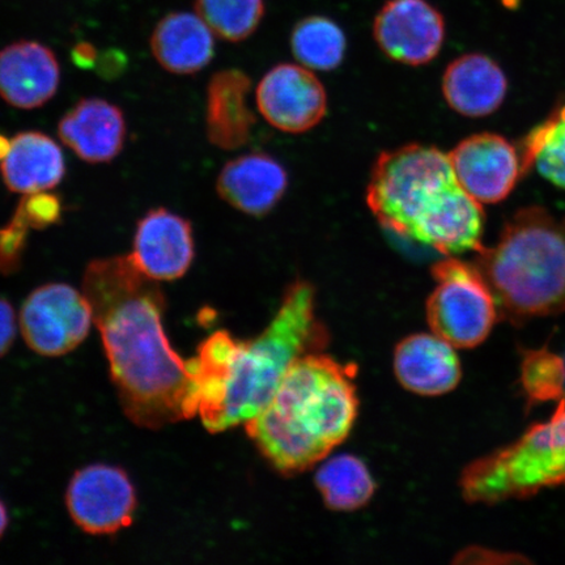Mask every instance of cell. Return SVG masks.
<instances>
[{
	"instance_id": "1",
	"label": "cell",
	"mask_w": 565,
	"mask_h": 565,
	"mask_svg": "<svg viewBox=\"0 0 565 565\" xmlns=\"http://www.w3.org/2000/svg\"><path fill=\"white\" fill-rule=\"evenodd\" d=\"M83 292L100 331L124 413L136 426L161 429L200 409L194 358L172 349L162 317L166 298L130 256L92 260Z\"/></svg>"
},
{
	"instance_id": "2",
	"label": "cell",
	"mask_w": 565,
	"mask_h": 565,
	"mask_svg": "<svg viewBox=\"0 0 565 565\" xmlns=\"http://www.w3.org/2000/svg\"><path fill=\"white\" fill-rule=\"evenodd\" d=\"M327 328L317 316L310 282L286 289L277 315L258 337L236 341L227 331L210 335L194 358L200 414L211 434L245 424L263 412L296 360L320 352Z\"/></svg>"
},
{
	"instance_id": "3",
	"label": "cell",
	"mask_w": 565,
	"mask_h": 565,
	"mask_svg": "<svg viewBox=\"0 0 565 565\" xmlns=\"http://www.w3.org/2000/svg\"><path fill=\"white\" fill-rule=\"evenodd\" d=\"M366 204L381 227L444 256L483 247L482 203L459 185L448 154L434 146L407 145L381 153Z\"/></svg>"
},
{
	"instance_id": "4",
	"label": "cell",
	"mask_w": 565,
	"mask_h": 565,
	"mask_svg": "<svg viewBox=\"0 0 565 565\" xmlns=\"http://www.w3.org/2000/svg\"><path fill=\"white\" fill-rule=\"evenodd\" d=\"M353 369L320 352L296 360L246 433L281 475L312 468L341 445L356 420Z\"/></svg>"
},
{
	"instance_id": "5",
	"label": "cell",
	"mask_w": 565,
	"mask_h": 565,
	"mask_svg": "<svg viewBox=\"0 0 565 565\" xmlns=\"http://www.w3.org/2000/svg\"><path fill=\"white\" fill-rule=\"evenodd\" d=\"M497 300L500 321L514 324L565 312V218L526 207L504 225L476 263Z\"/></svg>"
},
{
	"instance_id": "6",
	"label": "cell",
	"mask_w": 565,
	"mask_h": 565,
	"mask_svg": "<svg viewBox=\"0 0 565 565\" xmlns=\"http://www.w3.org/2000/svg\"><path fill=\"white\" fill-rule=\"evenodd\" d=\"M462 497L471 504H498L565 487V397L547 422L520 439L471 462L462 471Z\"/></svg>"
},
{
	"instance_id": "7",
	"label": "cell",
	"mask_w": 565,
	"mask_h": 565,
	"mask_svg": "<svg viewBox=\"0 0 565 565\" xmlns=\"http://www.w3.org/2000/svg\"><path fill=\"white\" fill-rule=\"evenodd\" d=\"M436 287L427 301L430 330L455 349H475L500 321L497 300L476 264L454 257L433 266Z\"/></svg>"
},
{
	"instance_id": "8",
	"label": "cell",
	"mask_w": 565,
	"mask_h": 565,
	"mask_svg": "<svg viewBox=\"0 0 565 565\" xmlns=\"http://www.w3.org/2000/svg\"><path fill=\"white\" fill-rule=\"evenodd\" d=\"M87 296L66 282H47L28 296L20 330L28 348L41 356L58 358L86 341L94 323Z\"/></svg>"
},
{
	"instance_id": "9",
	"label": "cell",
	"mask_w": 565,
	"mask_h": 565,
	"mask_svg": "<svg viewBox=\"0 0 565 565\" xmlns=\"http://www.w3.org/2000/svg\"><path fill=\"white\" fill-rule=\"evenodd\" d=\"M71 519L83 532L105 535L131 525L138 507L137 491L118 466L94 463L77 470L66 491Z\"/></svg>"
},
{
	"instance_id": "10",
	"label": "cell",
	"mask_w": 565,
	"mask_h": 565,
	"mask_svg": "<svg viewBox=\"0 0 565 565\" xmlns=\"http://www.w3.org/2000/svg\"><path fill=\"white\" fill-rule=\"evenodd\" d=\"M448 157L459 185L479 203L504 201L525 174L518 147L499 134L466 138Z\"/></svg>"
},
{
	"instance_id": "11",
	"label": "cell",
	"mask_w": 565,
	"mask_h": 565,
	"mask_svg": "<svg viewBox=\"0 0 565 565\" xmlns=\"http://www.w3.org/2000/svg\"><path fill=\"white\" fill-rule=\"evenodd\" d=\"M373 35L392 61L423 66L441 51L445 20L427 0H387L374 19Z\"/></svg>"
},
{
	"instance_id": "12",
	"label": "cell",
	"mask_w": 565,
	"mask_h": 565,
	"mask_svg": "<svg viewBox=\"0 0 565 565\" xmlns=\"http://www.w3.org/2000/svg\"><path fill=\"white\" fill-rule=\"evenodd\" d=\"M257 108L280 131L302 134L320 124L328 111V95L309 70L278 65L268 71L256 90Z\"/></svg>"
},
{
	"instance_id": "13",
	"label": "cell",
	"mask_w": 565,
	"mask_h": 565,
	"mask_svg": "<svg viewBox=\"0 0 565 565\" xmlns=\"http://www.w3.org/2000/svg\"><path fill=\"white\" fill-rule=\"evenodd\" d=\"M130 256L148 278H182L195 256L192 223L167 209L148 211L137 225Z\"/></svg>"
},
{
	"instance_id": "14",
	"label": "cell",
	"mask_w": 565,
	"mask_h": 565,
	"mask_svg": "<svg viewBox=\"0 0 565 565\" xmlns=\"http://www.w3.org/2000/svg\"><path fill=\"white\" fill-rule=\"evenodd\" d=\"M61 67L52 49L18 41L0 51V97L19 109H38L55 96Z\"/></svg>"
},
{
	"instance_id": "15",
	"label": "cell",
	"mask_w": 565,
	"mask_h": 565,
	"mask_svg": "<svg viewBox=\"0 0 565 565\" xmlns=\"http://www.w3.org/2000/svg\"><path fill=\"white\" fill-rule=\"evenodd\" d=\"M58 136L77 158L105 164L122 152L127 126L117 105L103 98H83L62 117Z\"/></svg>"
},
{
	"instance_id": "16",
	"label": "cell",
	"mask_w": 565,
	"mask_h": 565,
	"mask_svg": "<svg viewBox=\"0 0 565 565\" xmlns=\"http://www.w3.org/2000/svg\"><path fill=\"white\" fill-rule=\"evenodd\" d=\"M286 169L266 153H247L227 162L217 177L216 190L224 202L250 216H265L285 196Z\"/></svg>"
},
{
	"instance_id": "17",
	"label": "cell",
	"mask_w": 565,
	"mask_h": 565,
	"mask_svg": "<svg viewBox=\"0 0 565 565\" xmlns=\"http://www.w3.org/2000/svg\"><path fill=\"white\" fill-rule=\"evenodd\" d=\"M394 372L402 386L424 397L454 391L462 377L454 345L434 333L405 338L394 352Z\"/></svg>"
},
{
	"instance_id": "18",
	"label": "cell",
	"mask_w": 565,
	"mask_h": 565,
	"mask_svg": "<svg viewBox=\"0 0 565 565\" xmlns=\"http://www.w3.org/2000/svg\"><path fill=\"white\" fill-rule=\"evenodd\" d=\"M508 92L504 71L490 56L465 54L445 70L443 94L458 115L491 116L503 105Z\"/></svg>"
},
{
	"instance_id": "19",
	"label": "cell",
	"mask_w": 565,
	"mask_h": 565,
	"mask_svg": "<svg viewBox=\"0 0 565 565\" xmlns=\"http://www.w3.org/2000/svg\"><path fill=\"white\" fill-rule=\"evenodd\" d=\"M252 82L236 68L218 71L207 87L206 130L212 145L224 151L238 150L252 137L257 118L249 108Z\"/></svg>"
},
{
	"instance_id": "20",
	"label": "cell",
	"mask_w": 565,
	"mask_h": 565,
	"mask_svg": "<svg viewBox=\"0 0 565 565\" xmlns=\"http://www.w3.org/2000/svg\"><path fill=\"white\" fill-rule=\"evenodd\" d=\"M0 172L13 193L49 192L65 179L66 161L58 143L46 134L23 131L11 139Z\"/></svg>"
},
{
	"instance_id": "21",
	"label": "cell",
	"mask_w": 565,
	"mask_h": 565,
	"mask_svg": "<svg viewBox=\"0 0 565 565\" xmlns=\"http://www.w3.org/2000/svg\"><path fill=\"white\" fill-rule=\"evenodd\" d=\"M150 45L168 73L194 75L214 58L215 34L196 13L171 12L154 26Z\"/></svg>"
},
{
	"instance_id": "22",
	"label": "cell",
	"mask_w": 565,
	"mask_h": 565,
	"mask_svg": "<svg viewBox=\"0 0 565 565\" xmlns=\"http://www.w3.org/2000/svg\"><path fill=\"white\" fill-rule=\"evenodd\" d=\"M316 486L330 510L352 512L370 503L376 486L362 459L337 456L324 462L316 475Z\"/></svg>"
},
{
	"instance_id": "23",
	"label": "cell",
	"mask_w": 565,
	"mask_h": 565,
	"mask_svg": "<svg viewBox=\"0 0 565 565\" xmlns=\"http://www.w3.org/2000/svg\"><path fill=\"white\" fill-rule=\"evenodd\" d=\"M520 153L525 174L535 167L547 181L565 190V104L527 134Z\"/></svg>"
},
{
	"instance_id": "24",
	"label": "cell",
	"mask_w": 565,
	"mask_h": 565,
	"mask_svg": "<svg viewBox=\"0 0 565 565\" xmlns=\"http://www.w3.org/2000/svg\"><path fill=\"white\" fill-rule=\"evenodd\" d=\"M295 58L301 66L316 71H331L342 65L348 41L333 20L310 17L295 25L291 35Z\"/></svg>"
},
{
	"instance_id": "25",
	"label": "cell",
	"mask_w": 565,
	"mask_h": 565,
	"mask_svg": "<svg viewBox=\"0 0 565 565\" xmlns=\"http://www.w3.org/2000/svg\"><path fill=\"white\" fill-rule=\"evenodd\" d=\"M194 7L210 30L228 42L250 38L265 15L264 0H195Z\"/></svg>"
},
{
	"instance_id": "26",
	"label": "cell",
	"mask_w": 565,
	"mask_h": 565,
	"mask_svg": "<svg viewBox=\"0 0 565 565\" xmlns=\"http://www.w3.org/2000/svg\"><path fill=\"white\" fill-rule=\"evenodd\" d=\"M521 386L527 407L565 397V359L548 349L522 351Z\"/></svg>"
},
{
	"instance_id": "27",
	"label": "cell",
	"mask_w": 565,
	"mask_h": 565,
	"mask_svg": "<svg viewBox=\"0 0 565 565\" xmlns=\"http://www.w3.org/2000/svg\"><path fill=\"white\" fill-rule=\"evenodd\" d=\"M62 201L58 195L40 192L21 198L12 218L28 230L42 231L52 227L62 218Z\"/></svg>"
},
{
	"instance_id": "28",
	"label": "cell",
	"mask_w": 565,
	"mask_h": 565,
	"mask_svg": "<svg viewBox=\"0 0 565 565\" xmlns=\"http://www.w3.org/2000/svg\"><path fill=\"white\" fill-rule=\"evenodd\" d=\"M28 230L25 225L11 218L0 228V275H11L20 270L23 264Z\"/></svg>"
},
{
	"instance_id": "29",
	"label": "cell",
	"mask_w": 565,
	"mask_h": 565,
	"mask_svg": "<svg viewBox=\"0 0 565 565\" xmlns=\"http://www.w3.org/2000/svg\"><path fill=\"white\" fill-rule=\"evenodd\" d=\"M18 320L10 301L0 298V358L7 355L15 343Z\"/></svg>"
},
{
	"instance_id": "30",
	"label": "cell",
	"mask_w": 565,
	"mask_h": 565,
	"mask_svg": "<svg viewBox=\"0 0 565 565\" xmlns=\"http://www.w3.org/2000/svg\"><path fill=\"white\" fill-rule=\"evenodd\" d=\"M73 60L77 66L89 68L95 65L96 51L89 44H81L75 46L73 52Z\"/></svg>"
},
{
	"instance_id": "31",
	"label": "cell",
	"mask_w": 565,
	"mask_h": 565,
	"mask_svg": "<svg viewBox=\"0 0 565 565\" xmlns=\"http://www.w3.org/2000/svg\"><path fill=\"white\" fill-rule=\"evenodd\" d=\"M9 512H7V508L3 504V501L0 500V539H2L7 527H9Z\"/></svg>"
},
{
	"instance_id": "32",
	"label": "cell",
	"mask_w": 565,
	"mask_h": 565,
	"mask_svg": "<svg viewBox=\"0 0 565 565\" xmlns=\"http://www.w3.org/2000/svg\"><path fill=\"white\" fill-rule=\"evenodd\" d=\"M10 146L11 139L6 138L4 136H2V134H0V161H2L7 152H9Z\"/></svg>"
},
{
	"instance_id": "33",
	"label": "cell",
	"mask_w": 565,
	"mask_h": 565,
	"mask_svg": "<svg viewBox=\"0 0 565 565\" xmlns=\"http://www.w3.org/2000/svg\"><path fill=\"white\" fill-rule=\"evenodd\" d=\"M564 359H565V356H564Z\"/></svg>"
}]
</instances>
